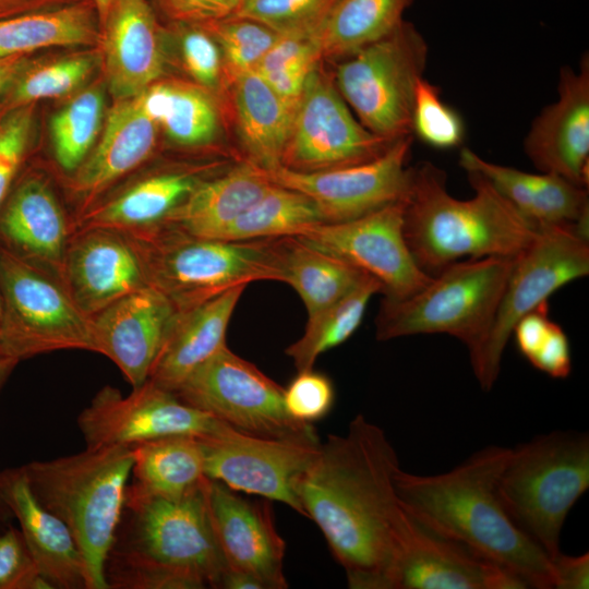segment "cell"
<instances>
[{
	"mask_svg": "<svg viewBox=\"0 0 589 589\" xmlns=\"http://www.w3.org/2000/svg\"><path fill=\"white\" fill-rule=\"evenodd\" d=\"M156 140L157 124L136 98L117 100L97 145L74 172L73 191L89 199L99 194L146 160Z\"/></svg>",
	"mask_w": 589,
	"mask_h": 589,
	"instance_id": "cell-28",
	"label": "cell"
},
{
	"mask_svg": "<svg viewBox=\"0 0 589 589\" xmlns=\"http://www.w3.org/2000/svg\"><path fill=\"white\" fill-rule=\"evenodd\" d=\"M337 0H245L235 14L281 35H315Z\"/></svg>",
	"mask_w": 589,
	"mask_h": 589,
	"instance_id": "cell-44",
	"label": "cell"
},
{
	"mask_svg": "<svg viewBox=\"0 0 589 589\" xmlns=\"http://www.w3.org/2000/svg\"><path fill=\"white\" fill-rule=\"evenodd\" d=\"M105 72L112 96L133 98L164 70L161 34L146 0H117L103 25Z\"/></svg>",
	"mask_w": 589,
	"mask_h": 589,
	"instance_id": "cell-25",
	"label": "cell"
},
{
	"mask_svg": "<svg viewBox=\"0 0 589 589\" xmlns=\"http://www.w3.org/2000/svg\"><path fill=\"white\" fill-rule=\"evenodd\" d=\"M514 257L455 262L414 293L384 297L375 320L376 338L447 334L472 351L494 317Z\"/></svg>",
	"mask_w": 589,
	"mask_h": 589,
	"instance_id": "cell-8",
	"label": "cell"
},
{
	"mask_svg": "<svg viewBox=\"0 0 589 589\" xmlns=\"http://www.w3.org/2000/svg\"><path fill=\"white\" fill-rule=\"evenodd\" d=\"M225 424L148 380L127 397L117 388L105 386L77 418L88 447H130L173 435L205 438Z\"/></svg>",
	"mask_w": 589,
	"mask_h": 589,
	"instance_id": "cell-15",
	"label": "cell"
},
{
	"mask_svg": "<svg viewBox=\"0 0 589 589\" xmlns=\"http://www.w3.org/2000/svg\"><path fill=\"white\" fill-rule=\"evenodd\" d=\"M322 60L314 35H280L254 71L294 110L308 76Z\"/></svg>",
	"mask_w": 589,
	"mask_h": 589,
	"instance_id": "cell-41",
	"label": "cell"
},
{
	"mask_svg": "<svg viewBox=\"0 0 589 589\" xmlns=\"http://www.w3.org/2000/svg\"><path fill=\"white\" fill-rule=\"evenodd\" d=\"M245 287H233L178 311L148 381L173 393L196 368L227 346V328Z\"/></svg>",
	"mask_w": 589,
	"mask_h": 589,
	"instance_id": "cell-27",
	"label": "cell"
},
{
	"mask_svg": "<svg viewBox=\"0 0 589 589\" xmlns=\"http://www.w3.org/2000/svg\"><path fill=\"white\" fill-rule=\"evenodd\" d=\"M204 481L179 498L131 493L105 564L111 589L219 588L227 565Z\"/></svg>",
	"mask_w": 589,
	"mask_h": 589,
	"instance_id": "cell-3",
	"label": "cell"
},
{
	"mask_svg": "<svg viewBox=\"0 0 589 589\" xmlns=\"http://www.w3.org/2000/svg\"><path fill=\"white\" fill-rule=\"evenodd\" d=\"M226 89L242 160L265 171L280 167L294 110L254 70Z\"/></svg>",
	"mask_w": 589,
	"mask_h": 589,
	"instance_id": "cell-29",
	"label": "cell"
},
{
	"mask_svg": "<svg viewBox=\"0 0 589 589\" xmlns=\"http://www.w3.org/2000/svg\"><path fill=\"white\" fill-rule=\"evenodd\" d=\"M60 279L74 303L89 317L149 286L143 259L131 236L99 227L83 228L70 238Z\"/></svg>",
	"mask_w": 589,
	"mask_h": 589,
	"instance_id": "cell-18",
	"label": "cell"
},
{
	"mask_svg": "<svg viewBox=\"0 0 589 589\" xmlns=\"http://www.w3.org/2000/svg\"><path fill=\"white\" fill-rule=\"evenodd\" d=\"M34 104L16 108L0 120V206L10 192L28 149Z\"/></svg>",
	"mask_w": 589,
	"mask_h": 589,
	"instance_id": "cell-46",
	"label": "cell"
},
{
	"mask_svg": "<svg viewBox=\"0 0 589 589\" xmlns=\"http://www.w3.org/2000/svg\"><path fill=\"white\" fill-rule=\"evenodd\" d=\"M17 363L19 361L16 359L4 353L0 347V389ZM9 515L12 514L0 494V521L5 520Z\"/></svg>",
	"mask_w": 589,
	"mask_h": 589,
	"instance_id": "cell-54",
	"label": "cell"
},
{
	"mask_svg": "<svg viewBox=\"0 0 589 589\" xmlns=\"http://www.w3.org/2000/svg\"><path fill=\"white\" fill-rule=\"evenodd\" d=\"M528 361L532 366L553 378H566L570 374L569 341L557 323H551L546 334Z\"/></svg>",
	"mask_w": 589,
	"mask_h": 589,
	"instance_id": "cell-49",
	"label": "cell"
},
{
	"mask_svg": "<svg viewBox=\"0 0 589 589\" xmlns=\"http://www.w3.org/2000/svg\"><path fill=\"white\" fill-rule=\"evenodd\" d=\"M0 347L21 361L40 353L95 351L92 320L62 281L0 244Z\"/></svg>",
	"mask_w": 589,
	"mask_h": 589,
	"instance_id": "cell-11",
	"label": "cell"
},
{
	"mask_svg": "<svg viewBox=\"0 0 589 589\" xmlns=\"http://www.w3.org/2000/svg\"><path fill=\"white\" fill-rule=\"evenodd\" d=\"M524 151L540 172L557 175L588 188L589 177V57L579 70H560L557 98L532 120Z\"/></svg>",
	"mask_w": 589,
	"mask_h": 589,
	"instance_id": "cell-20",
	"label": "cell"
},
{
	"mask_svg": "<svg viewBox=\"0 0 589 589\" xmlns=\"http://www.w3.org/2000/svg\"><path fill=\"white\" fill-rule=\"evenodd\" d=\"M177 313L154 287L136 290L91 316L95 352L109 358L132 387H139L148 380Z\"/></svg>",
	"mask_w": 589,
	"mask_h": 589,
	"instance_id": "cell-22",
	"label": "cell"
},
{
	"mask_svg": "<svg viewBox=\"0 0 589 589\" xmlns=\"http://www.w3.org/2000/svg\"><path fill=\"white\" fill-rule=\"evenodd\" d=\"M96 57L73 55L51 62L28 60L0 97V115L45 98L61 97L75 91L92 74Z\"/></svg>",
	"mask_w": 589,
	"mask_h": 589,
	"instance_id": "cell-39",
	"label": "cell"
},
{
	"mask_svg": "<svg viewBox=\"0 0 589 589\" xmlns=\"http://www.w3.org/2000/svg\"><path fill=\"white\" fill-rule=\"evenodd\" d=\"M555 589H587L589 587V554L566 555L561 552L552 560Z\"/></svg>",
	"mask_w": 589,
	"mask_h": 589,
	"instance_id": "cell-51",
	"label": "cell"
},
{
	"mask_svg": "<svg viewBox=\"0 0 589 589\" xmlns=\"http://www.w3.org/2000/svg\"><path fill=\"white\" fill-rule=\"evenodd\" d=\"M166 13L179 23L204 24L235 15L242 0H160Z\"/></svg>",
	"mask_w": 589,
	"mask_h": 589,
	"instance_id": "cell-50",
	"label": "cell"
},
{
	"mask_svg": "<svg viewBox=\"0 0 589 589\" xmlns=\"http://www.w3.org/2000/svg\"><path fill=\"white\" fill-rule=\"evenodd\" d=\"M104 106V93L94 86L76 95L52 117L51 140L62 169L75 171L92 151L101 128Z\"/></svg>",
	"mask_w": 589,
	"mask_h": 589,
	"instance_id": "cell-40",
	"label": "cell"
},
{
	"mask_svg": "<svg viewBox=\"0 0 589 589\" xmlns=\"http://www.w3.org/2000/svg\"><path fill=\"white\" fill-rule=\"evenodd\" d=\"M467 173L474 194L459 200L448 192L444 170L430 161L412 167L404 236L414 262L430 276L461 260L515 257L537 233L538 225L488 179Z\"/></svg>",
	"mask_w": 589,
	"mask_h": 589,
	"instance_id": "cell-4",
	"label": "cell"
},
{
	"mask_svg": "<svg viewBox=\"0 0 589 589\" xmlns=\"http://www.w3.org/2000/svg\"><path fill=\"white\" fill-rule=\"evenodd\" d=\"M2 117H3V116H2V115H0V120H1V118H2Z\"/></svg>",
	"mask_w": 589,
	"mask_h": 589,
	"instance_id": "cell-57",
	"label": "cell"
},
{
	"mask_svg": "<svg viewBox=\"0 0 589 589\" xmlns=\"http://www.w3.org/2000/svg\"><path fill=\"white\" fill-rule=\"evenodd\" d=\"M127 233L139 248L149 286L178 311L252 281H283L286 237L223 240L192 236L165 224Z\"/></svg>",
	"mask_w": 589,
	"mask_h": 589,
	"instance_id": "cell-6",
	"label": "cell"
},
{
	"mask_svg": "<svg viewBox=\"0 0 589 589\" xmlns=\"http://www.w3.org/2000/svg\"><path fill=\"white\" fill-rule=\"evenodd\" d=\"M21 530L9 527L0 533V589H47Z\"/></svg>",
	"mask_w": 589,
	"mask_h": 589,
	"instance_id": "cell-47",
	"label": "cell"
},
{
	"mask_svg": "<svg viewBox=\"0 0 589 589\" xmlns=\"http://www.w3.org/2000/svg\"><path fill=\"white\" fill-rule=\"evenodd\" d=\"M273 184L264 169L241 160L214 178L203 179L163 224L192 236L216 238Z\"/></svg>",
	"mask_w": 589,
	"mask_h": 589,
	"instance_id": "cell-30",
	"label": "cell"
},
{
	"mask_svg": "<svg viewBox=\"0 0 589 589\" xmlns=\"http://www.w3.org/2000/svg\"><path fill=\"white\" fill-rule=\"evenodd\" d=\"M406 200L340 223H322L296 236L377 279L386 298L402 299L432 276L414 262L404 236Z\"/></svg>",
	"mask_w": 589,
	"mask_h": 589,
	"instance_id": "cell-16",
	"label": "cell"
},
{
	"mask_svg": "<svg viewBox=\"0 0 589 589\" xmlns=\"http://www.w3.org/2000/svg\"><path fill=\"white\" fill-rule=\"evenodd\" d=\"M395 141L365 129L321 63L306 79L294 109L281 166L312 172L371 160Z\"/></svg>",
	"mask_w": 589,
	"mask_h": 589,
	"instance_id": "cell-13",
	"label": "cell"
},
{
	"mask_svg": "<svg viewBox=\"0 0 589 589\" xmlns=\"http://www.w3.org/2000/svg\"><path fill=\"white\" fill-rule=\"evenodd\" d=\"M28 60L27 55H14L0 58V97L8 89Z\"/></svg>",
	"mask_w": 589,
	"mask_h": 589,
	"instance_id": "cell-53",
	"label": "cell"
},
{
	"mask_svg": "<svg viewBox=\"0 0 589 589\" xmlns=\"http://www.w3.org/2000/svg\"><path fill=\"white\" fill-rule=\"evenodd\" d=\"M428 56L425 38L404 20L383 38L336 61L333 76L360 123L377 136L396 141L413 135L414 91Z\"/></svg>",
	"mask_w": 589,
	"mask_h": 589,
	"instance_id": "cell-9",
	"label": "cell"
},
{
	"mask_svg": "<svg viewBox=\"0 0 589 589\" xmlns=\"http://www.w3.org/2000/svg\"><path fill=\"white\" fill-rule=\"evenodd\" d=\"M200 440L206 478L280 502L303 516L297 484L315 458L320 440L261 437L228 424Z\"/></svg>",
	"mask_w": 589,
	"mask_h": 589,
	"instance_id": "cell-14",
	"label": "cell"
},
{
	"mask_svg": "<svg viewBox=\"0 0 589 589\" xmlns=\"http://www.w3.org/2000/svg\"><path fill=\"white\" fill-rule=\"evenodd\" d=\"M133 458L128 446L88 447L22 469L38 502L70 529L87 589H109L105 564L123 512Z\"/></svg>",
	"mask_w": 589,
	"mask_h": 589,
	"instance_id": "cell-5",
	"label": "cell"
},
{
	"mask_svg": "<svg viewBox=\"0 0 589 589\" xmlns=\"http://www.w3.org/2000/svg\"><path fill=\"white\" fill-rule=\"evenodd\" d=\"M400 469L384 430L356 416L329 434L297 484L303 516L313 520L351 589H396L407 512L396 491Z\"/></svg>",
	"mask_w": 589,
	"mask_h": 589,
	"instance_id": "cell-1",
	"label": "cell"
},
{
	"mask_svg": "<svg viewBox=\"0 0 589 589\" xmlns=\"http://www.w3.org/2000/svg\"><path fill=\"white\" fill-rule=\"evenodd\" d=\"M459 165L474 171L526 218L536 225H575L588 233V188L557 175L526 172L489 161L468 147L459 154Z\"/></svg>",
	"mask_w": 589,
	"mask_h": 589,
	"instance_id": "cell-26",
	"label": "cell"
},
{
	"mask_svg": "<svg viewBox=\"0 0 589 589\" xmlns=\"http://www.w3.org/2000/svg\"><path fill=\"white\" fill-rule=\"evenodd\" d=\"M414 0H337L315 33L323 60L339 61L383 38Z\"/></svg>",
	"mask_w": 589,
	"mask_h": 589,
	"instance_id": "cell-35",
	"label": "cell"
},
{
	"mask_svg": "<svg viewBox=\"0 0 589 589\" xmlns=\"http://www.w3.org/2000/svg\"><path fill=\"white\" fill-rule=\"evenodd\" d=\"M396 589H526L515 574L407 512Z\"/></svg>",
	"mask_w": 589,
	"mask_h": 589,
	"instance_id": "cell-21",
	"label": "cell"
},
{
	"mask_svg": "<svg viewBox=\"0 0 589 589\" xmlns=\"http://www.w3.org/2000/svg\"><path fill=\"white\" fill-rule=\"evenodd\" d=\"M133 482L128 491L135 494L179 498L205 477L201 440L173 435L130 446Z\"/></svg>",
	"mask_w": 589,
	"mask_h": 589,
	"instance_id": "cell-32",
	"label": "cell"
},
{
	"mask_svg": "<svg viewBox=\"0 0 589 589\" xmlns=\"http://www.w3.org/2000/svg\"><path fill=\"white\" fill-rule=\"evenodd\" d=\"M203 179L194 171L175 170L147 177L106 204L91 209L80 228H109L123 232L163 224Z\"/></svg>",
	"mask_w": 589,
	"mask_h": 589,
	"instance_id": "cell-31",
	"label": "cell"
},
{
	"mask_svg": "<svg viewBox=\"0 0 589 589\" xmlns=\"http://www.w3.org/2000/svg\"><path fill=\"white\" fill-rule=\"evenodd\" d=\"M588 488L589 436L573 430L510 447L497 481L509 517L551 561L562 552L564 522Z\"/></svg>",
	"mask_w": 589,
	"mask_h": 589,
	"instance_id": "cell-7",
	"label": "cell"
},
{
	"mask_svg": "<svg viewBox=\"0 0 589 589\" xmlns=\"http://www.w3.org/2000/svg\"><path fill=\"white\" fill-rule=\"evenodd\" d=\"M1 314H2V306H1V298H0V324H1Z\"/></svg>",
	"mask_w": 589,
	"mask_h": 589,
	"instance_id": "cell-56",
	"label": "cell"
},
{
	"mask_svg": "<svg viewBox=\"0 0 589 589\" xmlns=\"http://www.w3.org/2000/svg\"><path fill=\"white\" fill-rule=\"evenodd\" d=\"M335 388L332 380L313 369L298 371L286 388L284 404L294 420L312 424L325 418L333 408Z\"/></svg>",
	"mask_w": 589,
	"mask_h": 589,
	"instance_id": "cell-45",
	"label": "cell"
},
{
	"mask_svg": "<svg viewBox=\"0 0 589 589\" xmlns=\"http://www.w3.org/2000/svg\"><path fill=\"white\" fill-rule=\"evenodd\" d=\"M189 25L181 37V56L185 70L206 88L224 85L217 43L201 25Z\"/></svg>",
	"mask_w": 589,
	"mask_h": 589,
	"instance_id": "cell-48",
	"label": "cell"
},
{
	"mask_svg": "<svg viewBox=\"0 0 589 589\" xmlns=\"http://www.w3.org/2000/svg\"><path fill=\"white\" fill-rule=\"evenodd\" d=\"M70 238L62 208L44 179L27 175L11 188L0 206L2 247L60 279Z\"/></svg>",
	"mask_w": 589,
	"mask_h": 589,
	"instance_id": "cell-23",
	"label": "cell"
},
{
	"mask_svg": "<svg viewBox=\"0 0 589 589\" xmlns=\"http://www.w3.org/2000/svg\"><path fill=\"white\" fill-rule=\"evenodd\" d=\"M99 26L94 3L1 19L0 58L56 46H93L99 41Z\"/></svg>",
	"mask_w": 589,
	"mask_h": 589,
	"instance_id": "cell-33",
	"label": "cell"
},
{
	"mask_svg": "<svg viewBox=\"0 0 589 589\" xmlns=\"http://www.w3.org/2000/svg\"><path fill=\"white\" fill-rule=\"evenodd\" d=\"M135 98L172 142L202 146L216 139L218 109L200 87L175 81L155 82Z\"/></svg>",
	"mask_w": 589,
	"mask_h": 589,
	"instance_id": "cell-34",
	"label": "cell"
},
{
	"mask_svg": "<svg viewBox=\"0 0 589 589\" xmlns=\"http://www.w3.org/2000/svg\"><path fill=\"white\" fill-rule=\"evenodd\" d=\"M413 135L396 140L380 156L349 166L301 172L283 166L266 171L279 185L310 197L324 223L350 220L407 199Z\"/></svg>",
	"mask_w": 589,
	"mask_h": 589,
	"instance_id": "cell-17",
	"label": "cell"
},
{
	"mask_svg": "<svg viewBox=\"0 0 589 589\" xmlns=\"http://www.w3.org/2000/svg\"><path fill=\"white\" fill-rule=\"evenodd\" d=\"M589 274L588 237L575 225H538L530 244L514 257L492 323L469 352L485 392L500 375L502 357L516 323L566 284Z\"/></svg>",
	"mask_w": 589,
	"mask_h": 589,
	"instance_id": "cell-10",
	"label": "cell"
},
{
	"mask_svg": "<svg viewBox=\"0 0 589 589\" xmlns=\"http://www.w3.org/2000/svg\"><path fill=\"white\" fill-rule=\"evenodd\" d=\"M0 494L17 519L40 575L59 589H87L85 564L67 525L33 494L22 467L0 471Z\"/></svg>",
	"mask_w": 589,
	"mask_h": 589,
	"instance_id": "cell-24",
	"label": "cell"
},
{
	"mask_svg": "<svg viewBox=\"0 0 589 589\" xmlns=\"http://www.w3.org/2000/svg\"><path fill=\"white\" fill-rule=\"evenodd\" d=\"M116 1L117 0H93L96 12H97L99 25L101 27L105 24L108 15H109V12H110V10L113 7Z\"/></svg>",
	"mask_w": 589,
	"mask_h": 589,
	"instance_id": "cell-55",
	"label": "cell"
},
{
	"mask_svg": "<svg viewBox=\"0 0 589 589\" xmlns=\"http://www.w3.org/2000/svg\"><path fill=\"white\" fill-rule=\"evenodd\" d=\"M205 496L212 527L227 568L245 573L263 589H285L286 544L268 503L243 497L207 478Z\"/></svg>",
	"mask_w": 589,
	"mask_h": 589,
	"instance_id": "cell-19",
	"label": "cell"
},
{
	"mask_svg": "<svg viewBox=\"0 0 589 589\" xmlns=\"http://www.w3.org/2000/svg\"><path fill=\"white\" fill-rule=\"evenodd\" d=\"M93 0H0V20L20 14L59 9Z\"/></svg>",
	"mask_w": 589,
	"mask_h": 589,
	"instance_id": "cell-52",
	"label": "cell"
},
{
	"mask_svg": "<svg viewBox=\"0 0 589 589\" xmlns=\"http://www.w3.org/2000/svg\"><path fill=\"white\" fill-rule=\"evenodd\" d=\"M510 447L489 445L453 469L396 474L402 507L431 529L454 539L520 578L527 588L555 589L551 558L514 522L497 493Z\"/></svg>",
	"mask_w": 589,
	"mask_h": 589,
	"instance_id": "cell-2",
	"label": "cell"
},
{
	"mask_svg": "<svg viewBox=\"0 0 589 589\" xmlns=\"http://www.w3.org/2000/svg\"><path fill=\"white\" fill-rule=\"evenodd\" d=\"M197 25L218 45L225 88L238 76L253 71L281 35L262 23L237 15Z\"/></svg>",
	"mask_w": 589,
	"mask_h": 589,
	"instance_id": "cell-42",
	"label": "cell"
},
{
	"mask_svg": "<svg viewBox=\"0 0 589 589\" xmlns=\"http://www.w3.org/2000/svg\"><path fill=\"white\" fill-rule=\"evenodd\" d=\"M368 276L363 271L297 237H286L283 281L297 291L308 316L338 301Z\"/></svg>",
	"mask_w": 589,
	"mask_h": 589,
	"instance_id": "cell-36",
	"label": "cell"
},
{
	"mask_svg": "<svg viewBox=\"0 0 589 589\" xmlns=\"http://www.w3.org/2000/svg\"><path fill=\"white\" fill-rule=\"evenodd\" d=\"M173 393L247 434L318 440L312 424L289 416L284 388L227 346L196 368Z\"/></svg>",
	"mask_w": 589,
	"mask_h": 589,
	"instance_id": "cell-12",
	"label": "cell"
},
{
	"mask_svg": "<svg viewBox=\"0 0 589 589\" xmlns=\"http://www.w3.org/2000/svg\"><path fill=\"white\" fill-rule=\"evenodd\" d=\"M322 223L324 219L310 197L274 183L259 201L230 221L215 239L244 241L296 237Z\"/></svg>",
	"mask_w": 589,
	"mask_h": 589,
	"instance_id": "cell-37",
	"label": "cell"
},
{
	"mask_svg": "<svg viewBox=\"0 0 589 589\" xmlns=\"http://www.w3.org/2000/svg\"><path fill=\"white\" fill-rule=\"evenodd\" d=\"M411 131L424 144L440 149L457 147L465 139L461 116L442 99L440 88L424 77L414 91Z\"/></svg>",
	"mask_w": 589,
	"mask_h": 589,
	"instance_id": "cell-43",
	"label": "cell"
},
{
	"mask_svg": "<svg viewBox=\"0 0 589 589\" xmlns=\"http://www.w3.org/2000/svg\"><path fill=\"white\" fill-rule=\"evenodd\" d=\"M245 1V0H242V2Z\"/></svg>",
	"mask_w": 589,
	"mask_h": 589,
	"instance_id": "cell-58",
	"label": "cell"
},
{
	"mask_svg": "<svg viewBox=\"0 0 589 589\" xmlns=\"http://www.w3.org/2000/svg\"><path fill=\"white\" fill-rule=\"evenodd\" d=\"M378 292L380 281L368 276L338 301L309 316L303 335L285 350L297 371L313 369L322 353L348 340L360 326L370 299Z\"/></svg>",
	"mask_w": 589,
	"mask_h": 589,
	"instance_id": "cell-38",
	"label": "cell"
}]
</instances>
